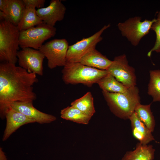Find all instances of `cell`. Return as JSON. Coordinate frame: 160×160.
<instances>
[{
	"mask_svg": "<svg viewBox=\"0 0 160 160\" xmlns=\"http://www.w3.org/2000/svg\"><path fill=\"white\" fill-rule=\"evenodd\" d=\"M36 74L30 73L15 64H0V116L4 119L5 113L16 102H32L37 97L33 86L38 82Z\"/></svg>",
	"mask_w": 160,
	"mask_h": 160,
	"instance_id": "cell-1",
	"label": "cell"
},
{
	"mask_svg": "<svg viewBox=\"0 0 160 160\" xmlns=\"http://www.w3.org/2000/svg\"><path fill=\"white\" fill-rule=\"evenodd\" d=\"M102 93L111 111L121 118L129 119L140 103L139 90L136 86L129 88L125 92Z\"/></svg>",
	"mask_w": 160,
	"mask_h": 160,
	"instance_id": "cell-2",
	"label": "cell"
},
{
	"mask_svg": "<svg viewBox=\"0 0 160 160\" xmlns=\"http://www.w3.org/2000/svg\"><path fill=\"white\" fill-rule=\"evenodd\" d=\"M62 73L63 80L66 84H82L89 87L109 73L107 70L89 67L80 62L67 61Z\"/></svg>",
	"mask_w": 160,
	"mask_h": 160,
	"instance_id": "cell-3",
	"label": "cell"
},
{
	"mask_svg": "<svg viewBox=\"0 0 160 160\" xmlns=\"http://www.w3.org/2000/svg\"><path fill=\"white\" fill-rule=\"evenodd\" d=\"M20 31L9 21L0 23V60L15 64L19 49Z\"/></svg>",
	"mask_w": 160,
	"mask_h": 160,
	"instance_id": "cell-4",
	"label": "cell"
},
{
	"mask_svg": "<svg viewBox=\"0 0 160 160\" xmlns=\"http://www.w3.org/2000/svg\"><path fill=\"white\" fill-rule=\"evenodd\" d=\"M56 28L44 23L26 30L20 31V47L39 50L47 40L54 37Z\"/></svg>",
	"mask_w": 160,
	"mask_h": 160,
	"instance_id": "cell-5",
	"label": "cell"
},
{
	"mask_svg": "<svg viewBox=\"0 0 160 160\" xmlns=\"http://www.w3.org/2000/svg\"><path fill=\"white\" fill-rule=\"evenodd\" d=\"M141 20V17L135 16L117 24L122 36L126 37L135 46H137L142 38L149 33L156 18L152 20L145 19L142 21Z\"/></svg>",
	"mask_w": 160,
	"mask_h": 160,
	"instance_id": "cell-6",
	"label": "cell"
},
{
	"mask_svg": "<svg viewBox=\"0 0 160 160\" xmlns=\"http://www.w3.org/2000/svg\"><path fill=\"white\" fill-rule=\"evenodd\" d=\"M69 46L65 39H55L43 44L39 50L47 59L48 67L52 69L65 65Z\"/></svg>",
	"mask_w": 160,
	"mask_h": 160,
	"instance_id": "cell-7",
	"label": "cell"
},
{
	"mask_svg": "<svg viewBox=\"0 0 160 160\" xmlns=\"http://www.w3.org/2000/svg\"><path fill=\"white\" fill-rule=\"evenodd\" d=\"M110 26V24L105 25L92 36L83 39L69 46L66 55V61L79 62L81 58L86 54L96 49V45L103 39L102 34Z\"/></svg>",
	"mask_w": 160,
	"mask_h": 160,
	"instance_id": "cell-8",
	"label": "cell"
},
{
	"mask_svg": "<svg viewBox=\"0 0 160 160\" xmlns=\"http://www.w3.org/2000/svg\"><path fill=\"white\" fill-rule=\"evenodd\" d=\"M107 71L125 86L129 88L136 86L135 69L129 64L125 54L115 57Z\"/></svg>",
	"mask_w": 160,
	"mask_h": 160,
	"instance_id": "cell-9",
	"label": "cell"
},
{
	"mask_svg": "<svg viewBox=\"0 0 160 160\" xmlns=\"http://www.w3.org/2000/svg\"><path fill=\"white\" fill-rule=\"evenodd\" d=\"M19 66L30 73L43 75V62L45 57L39 50L30 47L22 48L17 53Z\"/></svg>",
	"mask_w": 160,
	"mask_h": 160,
	"instance_id": "cell-10",
	"label": "cell"
},
{
	"mask_svg": "<svg viewBox=\"0 0 160 160\" xmlns=\"http://www.w3.org/2000/svg\"><path fill=\"white\" fill-rule=\"evenodd\" d=\"M66 8L60 0H52L47 7L37 9V15L43 23L54 27L57 21L62 20Z\"/></svg>",
	"mask_w": 160,
	"mask_h": 160,
	"instance_id": "cell-11",
	"label": "cell"
},
{
	"mask_svg": "<svg viewBox=\"0 0 160 160\" xmlns=\"http://www.w3.org/2000/svg\"><path fill=\"white\" fill-rule=\"evenodd\" d=\"M6 124L2 140H7L11 135L21 126L36 122L34 120L10 106L5 114Z\"/></svg>",
	"mask_w": 160,
	"mask_h": 160,
	"instance_id": "cell-12",
	"label": "cell"
},
{
	"mask_svg": "<svg viewBox=\"0 0 160 160\" xmlns=\"http://www.w3.org/2000/svg\"><path fill=\"white\" fill-rule=\"evenodd\" d=\"M33 102H16L10 106L40 124H48L56 120L55 116L40 111L33 106Z\"/></svg>",
	"mask_w": 160,
	"mask_h": 160,
	"instance_id": "cell-13",
	"label": "cell"
},
{
	"mask_svg": "<svg viewBox=\"0 0 160 160\" xmlns=\"http://www.w3.org/2000/svg\"><path fill=\"white\" fill-rule=\"evenodd\" d=\"M112 62L95 49L86 54L79 62L89 67L107 70Z\"/></svg>",
	"mask_w": 160,
	"mask_h": 160,
	"instance_id": "cell-14",
	"label": "cell"
},
{
	"mask_svg": "<svg viewBox=\"0 0 160 160\" xmlns=\"http://www.w3.org/2000/svg\"><path fill=\"white\" fill-rule=\"evenodd\" d=\"M134 137L143 145L155 140L151 132L139 119L134 112L129 117Z\"/></svg>",
	"mask_w": 160,
	"mask_h": 160,
	"instance_id": "cell-15",
	"label": "cell"
},
{
	"mask_svg": "<svg viewBox=\"0 0 160 160\" xmlns=\"http://www.w3.org/2000/svg\"><path fill=\"white\" fill-rule=\"evenodd\" d=\"M155 149L152 145L138 143L135 150L127 152L122 160H153Z\"/></svg>",
	"mask_w": 160,
	"mask_h": 160,
	"instance_id": "cell-16",
	"label": "cell"
},
{
	"mask_svg": "<svg viewBox=\"0 0 160 160\" xmlns=\"http://www.w3.org/2000/svg\"><path fill=\"white\" fill-rule=\"evenodd\" d=\"M43 23L37 14L36 8L32 6H26L20 22L17 27L20 31L26 30Z\"/></svg>",
	"mask_w": 160,
	"mask_h": 160,
	"instance_id": "cell-17",
	"label": "cell"
},
{
	"mask_svg": "<svg viewBox=\"0 0 160 160\" xmlns=\"http://www.w3.org/2000/svg\"><path fill=\"white\" fill-rule=\"evenodd\" d=\"M26 6L23 0H9L5 13L7 20L17 26L21 20Z\"/></svg>",
	"mask_w": 160,
	"mask_h": 160,
	"instance_id": "cell-18",
	"label": "cell"
},
{
	"mask_svg": "<svg viewBox=\"0 0 160 160\" xmlns=\"http://www.w3.org/2000/svg\"><path fill=\"white\" fill-rule=\"evenodd\" d=\"M102 91L111 93H123L129 89L109 73L100 79L97 83Z\"/></svg>",
	"mask_w": 160,
	"mask_h": 160,
	"instance_id": "cell-19",
	"label": "cell"
},
{
	"mask_svg": "<svg viewBox=\"0 0 160 160\" xmlns=\"http://www.w3.org/2000/svg\"><path fill=\"white\" fill-rule=\"evenodd\" d=\"M71 106L91 117L95 112L93 98L90 92H87L81 97L72 102L71 103Z\"/></svg>",
	"mask_w": 160,
	"mask_h": 160,
	"instance_id": "cell-20",
	"label": "cell"
},
{
	"mask_svg": "<svg viewBox=\"0 0 160 160\" xmlns=\"http://www.w3.org/2000/svg\"><path fill=\"white\" fill-rule=\"evenodd\" d=\"M60 117L78 124H87L91 118L78 109L71 106L61 111Z\"/></svg>",
	"mask_w": 160,
	"mask_h": 160,
	"instance_id": "cell-21",
	"label": "cell"
},
{
	"mask_svg": "<svg viewBox=\"0 0 160 160\" xmlns=\"http://www.w3.org/2000/svg\"><path fill=\"white\" fill-rule=\"evenodd\" d=\"M151 103L146 105H142L140 103L136 106L135 112L140 120L152 132L154 129L155 121L151 110Z\"/></svg>",
	"mask_w": 160,
	"mask_h": 160,
	"instance_id": "cell-22",
	"label": "cell"
},
{
	"mask_svg": "<svg viewBox=\"0 0 160 160\" xmlns=\"http://www.w3.org/2000/svg\"><path fill=\"white\" fill-rule=\"evenodd\" d=\"M148 93L153 101H160V69L150 70Z\"/></svg>",
	"mask_w": 160,
	"mask_h": 160,
	"instance_id": "cell-23",
	"label": "cell"
},
{
	"mask_svg": "<svg viewBox=\"0 0 160 160\" xmlns=\"http://www.w3.org/2000/svg\"><path fill=\"white\" fill-rule=\"evenodd\" d=\"M151 30L156 34V40L153 47L148 52L147 56L150 57L153 52L160 53V11L157 13L156 21L153 23Z\"/></svg>",
	"mask_w": 160,
	"mask_h": 160,
	"instance_id": "cell-24",
	"label": "cell"
},
{
	"mask_svg": "<svg viewBox=\"0 0 160 160\" xmlns=\"http://www.w3.org/2000/svg\"><path fill=\"white\" fill-rule=\"evenodd\" d=\"M26 6L31 5L38 9L44 7L45 0H23Z\"/></svg>",
	"mask_w": 160,
	"mask_h": 160,
	"instance_id": "cell-25",
	"label": "cell"
},
{
	"mask_svg": "<svg viewBox=\"0 0 160 160\" xmlns=\"http://www.w3.org/2000/svg\"><path fill=\"white\" fill-rule=\"evenodd\" d=\"M9 0H0V11L5 13L9 3Z\"/></svg>",
	"mask_w": 160,
	"mask_h": 160,
	"instance_id": "cell-26",
	"label": "cell"
},
{
	"mask_svg": "<svg viewBox=\"0 0 160 160\" xmlns=\"http://www.w3.org/2000/svg\"><path fill=\"white\" fill-rule=\"evenodd\" d=\"M0 160H7L5 153L1 147L0 148Z\"/></svg>",
	"mask_w": 160,
	"mask_h": 160,
	"instance_id": "cell-27",
	"label": "cell"
}]
</instances>
